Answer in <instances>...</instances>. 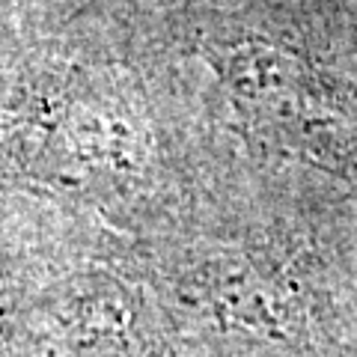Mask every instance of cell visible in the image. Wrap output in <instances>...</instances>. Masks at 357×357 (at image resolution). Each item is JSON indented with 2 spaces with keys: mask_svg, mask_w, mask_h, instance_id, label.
<instances>
[{
  "mask_svg": "<svg viewBox=\"0 0 357 357\" xmlns=\"http://www.w3.org/2000/svg\"><path fill=\"white\" fill-rule=\"evenodd\" d=\"M220 75L244 110L325 167L351 164L354 126L310 84L298 57L268 42H241L220 60Z\"/></svg>",
  "mask_w": 357,
  "mask_h": 357,
  "instance_id": "1",
  "label": "cell"
},
{
  "mask_svg": "<svg viewBox=\"0 0 357 357\" xmlns=\"http://www.w3.org/2000/svg\"><path fill=\"white\" fill-rule=\"evenodd\" d=\"M199 304L208 325L241 349H283L295 337V312L283 289L250 268L211 274Z\"/></svg>",
  "mask_w": 357,
  "mask_h": 357,
  "instance_id": "2",
  "label": "cell"
}]
</instances>
